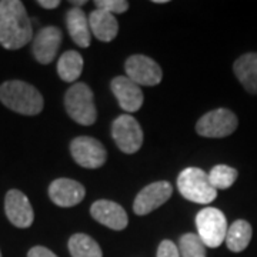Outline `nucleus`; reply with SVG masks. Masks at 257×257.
Returning a JSON list of instances; mask_svg holds the SVG:
<instances>
[{
  "instance_id": "obj_1",
  "label": "nucleus",
  "mask_w": 257,
  "mask_h": 257,
  "mask_svg": "<svg viewBox=\"0 0 257 257\" xmlns=\"http://www.w3.org/2000/svg\"><path fill=\"white\" fill-rule=\"evenodd\" d=\"M33 37L32 22L19 0L0 2V45L8 50L26 46Z\"/></svg>"
},
{
  "instance_id": "obj_2",
  "label": "nucleus",
  "mask_w": 257,
  "mask_h": 257,
  "mask_svg": "<svg viewBox=\"0 0 257 257\" xmlns=\"http://www.w3.org/2000/svg\"><path fill=\"white\" fill-rule=\"evenodd\" d=\"M0 101L10 110L36 116L43 110V96L35 86L22 80H9L0 86Z\"/></svg>"
},
{
  "instance_id": "obj_3",
  "label": "nucleus",
  "mask_w": 257,
  "mask_h": 257,
  "mask_svg": "<svg viewBox=\"0 0 257 257\" xmlns=\"http://www.w3.org/2000/svg\"><path fill=\"white\" fill-rule=\"evenodd\" d=\"M177 189L186 200L199 204H209L217 197L209 175L199 167L184 169L177 179Z\"/></svg>"
},
{
  "instance_id": "obj_4",
  "label": "nucleus",
  "mask_w": 257,
  "mask_h": 257,
  "mask_svg": "<svg viewBox=\"0 0 257 257\" xmlns=\"http://www.w3.org/2000/svg\"><path fill=\"white\" fill-rule=\"evenodd\" d=\"M67 114L82 126H92L97 119L92 89L86 83H76L64 94Z\"/></svg>"
},
{
  "instance_id": "obj_5",
  "label": "nucleus",
  "mask_w": 257,
  "mask_h": 257,
  "mask_svg": "<svg viewBox=\"0 0 257 257\" xmlns=\"http://www.w3.org/2000/svg\"><path fill=\"white\" fill-rule=\"evenodd\" d=\"M196 227L199 237L206 247L216 248L221 246L227 234V220L223 211L214 207H206L196 216Z\"/></svg>"
},
{
  "instance_id": "obj_6",
  "label": "nucleus",
  "mask_w": 257,
  "mask_h": 257,
  "mask_svg": "<svg viewBox=\"0 0 257 257\" xmlns=\"http://www.w3.org/2000/svg\"><path fill=\"white\" fill-rule=\"evenodd\" d=\"M239 124L236 114L229 109H216L204 116L196 124V132L203 138L220 139L230 136Z\"/></svg>"
},
{
  "instance_id": "obj_7",
  "label": "nucleus",
  "mask_w": 257,
  "mask_h": 257,
  "mask_svg": "<svg viewBox=\"0 0 257 257\" xmlns=\"http://www.w3.org/2000/svg\"><path fill=\"white\" fill-rule=\"evenodd\" d=\"M111 138L123 153L133 155L143 145V130L135 117L121 114L111 124Z\"/></svg>"
},
{
  "instance_id": "obj_8",
  "label": "nucleus",
  "mask_w": 257,
  "mask_h": 257,
  "mask_svg": "<svg viewBox=\"0 0 257 257\" xmlns=\"http://www.w3.org/2000/svg\"><path fill=\"white\" fill-rule=\"evenodd\" d=\"M70 153L74 162L86 169H99L106 163L107 152L97 139L79 136L70 143Z\"/></svg>"
},
{
  "instance_id": "obj_9",
  "label": "nucleus",
  "mask_w": 257,
  "mask_h": 257,
  "mask_svg": "<svg viewBox=\"0 0 257 257\" xmlns=\"http://www.w3.org/2000/svg\"><path fill=\"white\" fill-rule=\"evenodd\" d=\"M126 76L138 86H156L163 79L162 67L152 57L133 55L124 63Z\"/></svg>"
},
{
  "instance_id": "obj_10",
  "label": "nucleus",
  "mask_w": 257,
  "mask_h": 257,
  "mask_svg": "<svg viewBox=\"0 0 257 257\" xmlns=\"http://www.w3.org/2000/svg\"><path fill=\"white\" fill-rule=\"evenodd\" d=\"M173 193L172 184L166 180L155 182L142 189L133 203V210L139 216H146L165 204Z\"/></svg>"
},
{
  "instance_id": "obj_11",
  "label": "nucleus",
  "mask_w": 257,
  "mask_h": 257,
  "mask_svg": "<svg viewBox=\"0 0 257 257\" xmlns=\"http://www.w3.org/2000/svg\"><path fill=\"white\" fill-rule=\"evenodd\" d=\"M5 211L9 221L19 229H28L33 224L35 211L28 196L20 190H9L5 197Z\"/></svg>"
},
{
  "instance_id": "obj_12",
  "label": "nucleus",
  "mask_w": 257,
  "mask_h": 257,
  "mask_svg": "<svg viewBox=\"0 0 257 257\" xmlns=\"http://www.w3.org/2000/svg\"><path fill=\"white\" fill-rule=\"evenodd\" d=\"M63 39V33L60 29L55 26L43 28L35 37L32 52L37 62L40 64H49L55 60L57 50L60 47Z\"/></svg>"
},
{
  "instance_id": "obj_13",
  "label": "nucleus",
  "mask_w": 257,
  "mask_h": 257,
  "mask_svg": "<svg viewBox=\"0 0 257 257\" xmlns=\"http://www.w3.org/2000/svg\"><path fill=\"white\" fill-rule=\"evenodd\" d=\"M111 92L116 96V99L119 101V106L124 111L128 113H135L140 110V107L143 106L145 96L135 82H132L127 76H117L111 80Z\"/></svg>"
},
{
  "instance_id": "obj_14",
  "label": "nucleus",
  "mask_w": 257,
  "mask_h": 257,
  "mask_svg": "<svg viewBox=\"0 0 257 257\" xmlns=\"http://www.w3.org/2000/svg\"><path fill=\"white\" fill-rule=\"evenodd\" d=\"M86 196V189L82 183L72 179H57L49 186L50 200L60 207H73L82 202Z\"/></svg>"
},
{
  "instance_id": "obj_15",
  "label": "nucleus",
  "mask_w": 257,
  "mask_h": 257,
  "mask_svg": "<svg viewBox=\"0 0 257 257\" xmlns=\"http://www.w3.org/2000/svg\"><path fill=\"white\" fill-rule=\"evenodd\" d=\"M90 214L96 221L111 230H124L128 224L127 213L119 203L97 200L90 207Z\"/></svg>"
},
{
  "instance_id": "obj_16",
  "label": "nucleus",
  "mask_w": 257,
  "mask_h": 257,
  "mask_svg": "<svg viewBox=\"0 0 257 257\" xmlns=\"http://www.w3.org/2000/svg\"><path fill=\"white\" fill-rule=\"evenodd\" d=\"M66 26H67L72 40L77 46L83 49L90 46L92 37H90L89 18L82 9L72 8L66 13Z\"/></svg>"
},
{
  "instance_id": "obj_17",
  "label": "nucleus",
  "mask_w": 257,
  "mask_h": 257,
  "mask_svg": "<svg viewBox=\"0 0 257 257\" xmlns=\"http://www.w3.org/2000/svg\"><path fill=\"white\" fill-rule=\"evenodd\" d=\"M89 26L100 42H111L119 33V23L109 12L96 9L89 15Z\"/></svg>"
},
{
  "instance_id": "obj_18",
  "label": "nucleus",
  "mask_w": 257,
  "mask_h": 257,
  "mask_svg": "<svg viewBox=\"0 0 257 257\" xmlns=\"http://www.w3.org/2000/svg\"><path fill=\"white\" fill-rule=\"evenodd\" d=\"M233 70L239 82L251 94H257V53H246L234 62Z\"/></svg>"
},
{
  "instance_id": "obj_19",
  "label": "nucleus",
  "mask_w": 257,
  "mask_h": 257,
  "mask_svg": "<svg viewBox=\"0 0 257 257\" xmlns=\"http://www.w3.org/2000/svg\"><path fill=\"white\" fill-rule=\"evenodd\" d=\"M251 236H253V229H251L250 223L246 220H236L227 229L224 241H226L230 251L240 253L247 248Z\"/></svg>"
},
{
  "instance_id": "obj_20",
  "label": "nucleus",
  "mask_w": 257,
  "mask_h": 257,
  "mask_svg": "<svg viewBox=\"0 0 257 257\" xmlns=\"http://www.w3.org/2000/svg\"><path fill=\"white\" fill-rule=\"evenodd\" d=\"M83 70V57L79 52L69 50L60 56L57 62V73L63 82H76Z\"/></svg>"
},
{
  "instance_id": "obj_21",
  "label": "nucleus",
  "mask_w": 257,
  "mask_h": 257,
  "mask_svg": "<svg viewBox=\"0 0 257 257\" xmlns=\"http://www.w3.org/2000/svg\"><path fill=\"white\" fill-rule=\"evenodd\" d=\"M69 251L72 257H103L99 243L84 233H76L70 237Z\"/></svg>"
},
{
  "instance_id": "obj_22",
  "label": "nucleus",
  "mask_w": 257,
  "mask_h": 257,
  "mask_svg": "<svg viewBox=\"0 0 257 257\" xmlns=\"http://www.w3.org/2000/svg\"><path fill=\"white\" fill-rule=\"evenodd\" d=\"M237 170L230 167V166L226 165H217L214 166L209 173V179H210L211 186L217 190V189H221V190H226L231 187L236 179H237Z\"/></svg>"
},
{
  "instance_id": "obj_23",
  "label": "nucleus",
  "mask_w": 257,
  "mask_h": 257,
  "mask_svg": "<svg viewBox=\"0 0 257 257\" xmlns=\"http://www.w3.org/2000/svg\"><path fill=\"white\" fill-rule=\"evenodd\" d=\"M180 257H207L206 244L199 237V234L186 233L179 240Z\"/></svg>"
},
{
  "instance_id": "obj_24",
  "label": "nucleus",
  "mask_w": 257,
  "mask_h": 257,
  "mask_svg": "<svg viewBox=\"0 0 257 257\" xmlns=\"http://www.w3.org/2000/svg\"><path fill=\"white\" fill-rule=\"evenodd\" d=\"M94 5L97 6V9L109 12L111 15L124 13L128 9V2L126 0H96Z\"/></svg>"
},
{
  "instance_id": "obj_25",
  "label": "nucleus",
  "mask_w": 257,
  "mask_h": 257,
  "mask_svg": "<svg viewBox=\"0 0 257 257\" xmlns=\"http://www.w3.org/2000/svg\"><path fill=\"white\" fill-rule=\"evenodd\" d=\"M157 257H180V251L173 241L163 240L157 248Z\"/></svg>"
},
{
  "instance_id": "obj_26",
  "label": "nucleus",
  "mask_w": 257,
  "mask_h": 257,
  "mask_svg": "<svg viewBox=\"0 0 257 257\" xmlns=\"http://www.w3.org/2000/svg\"><path fill=\"white\" fill-rule=\"evenodd\" d=\"M28 257H57L52 251V250H49L47 247H43V246H35V247H32L29 250Z\"/></svg>"
},
{
  "instance_id": "obj_27",
  "label": "nucleus",
  "mask_w": 257,
  "mask_h": 257,
  "mask_svg": "<svg viewBox=\"0 0 257 257\" xmlns=\"http://www.w3.org/2000/svg\"><path fill=\"white\" fill-rule=\"evenodd\" d=\"M37 5L42 6L43 9H56L57 6H60V2L59 0H39Z\"/></svg>"
},
{
  "instance_id": "obj_28",
  "label": "nucleus",
  "mask_w": 257,
  "mask_h": 257,
  "mask_svg": "<svg viewBox=\"0 0 257 257\" xmlns=\"http://www.w3.org/2000/svg\"><path fill=\"white\" fill-rule=\"evenodd\" d=\"M72 5H74V6H83V5H86V0H73V2H70Z\"/></svg>"
},
{
  "instance_id": "obj_29",
  "label": "nucleus",
  "mask_w": 257,
  "mask_h": 257,
  "mask_svg": "<svg viewBox=\"0 0 257 257\" xmlns=\"http://www.w3.org/2000/svg\"><path fill=\"white\" fill-rule=\"evenodd\" d=\"M156 5H163V3H167V0H155Z\"/></svg>"
},
{
  "instance_id": "obj_30",
  "label": "nucleus",
  "mask_w": 257,
  "mask_h": 257,
  "mask_svg": "<svg viewBox=\"0 0 257 257\" xmlns=\"http://www.w3.org/2000/svg\"><path fill=\"white\" fill-rule=\"evenodd\" d=\"M0 257H2V253H0Z\"/></svg>"
}]
</instances>
